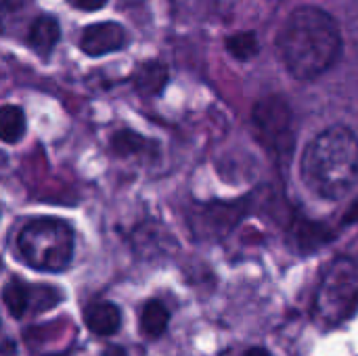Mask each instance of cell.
<instances>
[{
    "instance_id": "1",
    "label": "cell",
    "mask_w": 358,
    "mask_h": 356,
    "mask_svg": "<svg viewBox=\"0 0 358 356\" xmlns=\"http://www.w3.org/2000/svg\"><path fill=\"white\" fill-rule=\"evenodd\" d=\"M277 50L287 71L298 80H313L338 61L342 34L336 19L319 6L296 8L279 29Z\"/></svg>"
},
{
    "instance_id": "2",
    "label": "cell",
    "mask_w": 358,
    "mask_h": 356,
    "mask_svg": "<svg viewBox=\"0 0 358 356\" xmlns=\"http://www.w3.org/2000/svg\"><path fill=\"white\" fill-rule=\"evenodd\" d=\"M302 178L325 199L348 195L358 180V141L352 130L344 126L323 130L302 155Z\"/></svg>"
},
{
    "instance_id": "3",
    "label": "cell",
    "mask_w": 358,
    "mask_h": 356,
    "mask_svg": "<svg viewBox=\"0 0 358 356\" xmlns=\"http://www.w3.org/2000/svg\"><path fill=\"white\" fill-rule=\"evenodd\" d=\"M17 252L36 271L61 273L73 256V231L59 218H36L21 229Z\"/></svg>"
},
{
    "instance_id": "4",
    "label": "cell",
    "mask_w": 358,
    "mask_h": 356,
    "mask_svg": "<svg viewBox=\"0 0 358 356\" xmlns=\"http://www.w3.org/2000/svg\"><path fill=\"white\" fill-rule=\"evenodd\" d=\"M252 124L256 128L258 138L271 151H277V155H285L292 149V111L283 99L271 97L258 101L252 113Z\"/></svg>"
},
{
    "instance_id": "5",
    "label": "cell",
    "mask_w": 358,
    "mask_h": 356,
    "mask_svg": "<svg viewBox=\"0 0 358 356\" xmlns=\"http://www.w3.org/2000/svg\"><path fill=\"white\" fill-rule=\"evenodd\" d=\"M124 44H126V31L120 23L113 21L88 25L80 38V48L90 57L109 55L113 50H120Z\"/></svg>"
},
{
    "instance_id": "6",
    "label": "cell",
    "mask_w": 358,
    "mask_h": 356,
    "mask_svg": "<svg viewBox=\"0 0 358 356\" xmlns=\"http://www.w3.org/2000/svg\"><path fill=\"white\" fill-rule=\"evenodd\" d=\"M84 323L96 336H113L122 325V313L111 302H94L84 311Z\"/></svg>"
},
{
    "instance_id": "7",
    "label": "cell",
    "mask_w": 358,
    "mask_h": 356,
    "mask_svg": "<svg viewBox=\"0 0 358 356\" xmlns=\"http://www.w3.org/2000/svg\"><path fill=\"white\" fill-rule=\"evenodd\" d=\"M134 88L145 97H155L164 90L168 82V67L162 61H145L134 71Z\"/></svg>"
},
{
    "instance_id": "8",
    "label": "cell",
    "mask_w": 358,
    "mask_h": 356,
    "mask_svg": "<svg viewBox=\"0 0 358 356\" xmlns=\"http://www.w3.org/2000/svg\"><path fill=\"white\" fill-rule=\"evenodd\" d=\"M59 36H61V29L52 17H38L29 27L27 42L36 52H40L44 57L55 48V44L59 42Z\"/></svg>"
},
{
    "instance_id": "9",
    "label": "cell",
    "mask_w": 358,
    "mask_h": 356,
    "mask_svg": "<svg viewBox=\"0 0 358 356\" xmlns=\"http://www.w3.org/2000/svg\"><path fill=\"white\" fill-rule=\"evenodd\" d=\"M168 323H170V313L159 300H151L145 304L143 315H141V332L147 338L155 340L164 336V332L168 329Z\"/></svg>"
},
{
    "instance_id": "10",
    "label": "cell",
    "mask_w": 358,
    "mask_h": 356,
    "mask_svg": "<svg viewBox=\"0 0 358 356\" xmlns=\"http://www.w3.org/2000/svg\"><path fill=\"white\" fill-rule=\"evenodd\" d=\"M25 134V113L17 105L0 107V141L17 143Z\"/></svg>"
},
{
    "instance_id": "11",
    "label": "cell",
    "mask_w": 358,
    "mask_h": 356,
    "mask_svg": "<svg viewBox=\"0 0 358 356\" xmlns=\"http://www.w3.org/2000/svg\"><path fill=\"white\" fill-rule=\"evenodd\" d=\"M2 300L8 308V313L13 317H23L25 313H29V300H31V287L25 285L19 279H13L4 285L2 290Z\"/></svg>"
},
{
    "instance_id": "12",
    "label": "cell",
    "mask_w": 358,
    "mask_h": 356,
    "mask_svg": "<svg viewBox=\"0 0 358 356\" xmlns=\"http://www.w3.org/2000/svg\"><path fill=\"white\" fill-rule=\"evenodd\" d=\"M149 143L141 136V134H136V132H132V130H120V132H115L113 134V138H111V149H113V153L115 155H134V153H141L145 147H147Z\"/></svg>"
},
{
    "instance_id": "13",
    "label": "cell",
    "mask_w": 358,
    "mask_h": 356,
    "mask_svg": "<svg viewBox=\"0 0 358 356\" xmlns=\"http://www.w3.org/2000/svg\"><path fill=\"white\" fill-rule=\"evenodd\" d=\"M63 300L61 292L55 290V287H48V285H34L31 287V300H29V311L34 315L46 311V308H52L57 306L59 302Z\"/></svg>"
},
{
    "instance_id": "14",
    "label": "cell",
    "mask_w": 358,
    "mask_h": 356,
    "mask_svg": "<svg viewBox=\"0 0 358 356\" xmlns=\"http://www.w3.org/2000/svg\"><path fill=\"white\" fill-rule=\"evenodd\" d=\"M227 48L233 57L248 61L258 52V42L254 34H235L227 40Z\"/></svg>"
},
{
    "instance_id": "15",
    "label": "cell",
    "mask_w": 358,
    "mask_h": 356,
    "mask_svg": "<svg viewBox=\"0 0 358 356\" xmlns=\"http://www.w3.org/2000/svg\"><path fill=\"white\" fill-rule=\"evenodd\" d=\"M107 0H73V4L82 10H99L105 6Z\"/></svg>"
},
{
    "instance_id": "16",
    "label": "cell",
    "mask_w": 358,
    "mask_h": 356,
    "mask_svg": "<svg viewBox=\"0 0 358 356\" xmlns=\"http://www.w3.org/2000/svg\"><path fill=\"white\" fill-rule=\"evenodd\" d=\"M21 0H0V8H17Z\"/></svg>"
},
{
    "instance_id": "17",
    "label": "cell",
    "mask_w": 358,
    "mask_h": 356,
    "mask_svg": "<svg viewBox=\"0 0 358 356\" xmlns=\"http://www.w3.org/2000/svg\"><path fill=\"white\" fill-rule=\"evenodd\" d=\"M245 356H271L268 355V350H264V348H252V350H248Z\"/></svg>"
}]
</instances>
